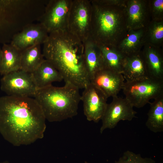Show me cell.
Returning a JSON list of instances; mask_svg holds the SVG:
<instances>
[{"mask_svg":"<svg viewBox=\"0 0 163 163\" xmlns=\"http://www.w3.org/2000/svg\"><path fill=\"white\" fill-rule=\"evenodd\" d=\"M136 113L133 107L126 98L117 96L113 97L111 102L107 104L101 120L100 133H102L105 129L114 128L121 120L131 121L136 117Z\"/></svg>","mask_w":163,"mask_h":163,"instance_id":"cell-9","label":"cell"},{"mask_svg":"<svg viewBox=\"0 0 163 163\" xmlns=\"http://www.w3.org/2000/svg\"><path fill=\"white\" fill-rule=\"evenodd\" d=\"M125 10L128 31L145 28L151 21L149 0H126Z\"/></svg>","mask_w":163,"mask_h":163,"instance_id":"cell-11","label":"cell"},{"mask_svg":"<svg viewBox=\"0 0 163 163\" xmlns=\"http://www.w3.org/2000/svg\"><path fill=\"white\" fill-rule=\"evenodd\" d=\"M21 2L18 0H0V43H6L13 10Z\"/></svg>","mask_w":163,"mask_h":163,"instance_id":"cell-21","label":"cell"},{"mask_svg":"<svg viewBox=\"0 0 163 163\" xmlns=\"http://www.w3.org/2000/svg\"><path fill=\"white\" fill-rule=\"evenodd\" d=\"M46 120L34 98L8 95L0 97V133L14 146L28 145L43 138Z\"/></svg>","mask_w":163,"mask_h":163,"instance_id":"cell-1","label":"cell"},{"mask_svg":"<svg viewBox=\"0 0 163 163\" xmlns=\"http://www.w3.org/2000/svg\"><path fill=\"white\" fill-rule=\"evenodd\" d=\"M122 73L103 69L97 72L90 83L101 90L108 98L117 96L124 83Z\"/></svg>","mask_w":163,"mask_h":163,"instance_id":"cell-13","label":"cell"},{"mask_svg":"<svg viewBox=\"0 0 163 163\" xmlns=\"http://www.w3.org/2000/svg\"><path fill=\"white\" fill-rule=\"evenodd\" d=\"M126 98L133 107L140 108L163 95V81L150 78L125 82L122 88Z\"/></svg>","mask_w":163,"mask_h":163,"instance_id":"cell-5","label":"cell"},{"mask_svg":"<svg viewBox=\"0 0 163 163\" xmlns=\"http://www.w3.org/2000/svg\"><path fill=\"white\" fill-rule=\"evenodd\" d=\"M92 13L91 0H72L67 30L83 42L90 37Z\"/></svg>","mask_w":163,"mask_h":163,"instance_id":"cell-6","label":"cell"},{"mask_svg":"<svg viewBox=\"0 0 163 163\" xmlns=\"http://www.w3.org/2000/svg\"><path fill=\"white\" fill-rule=\"evenodd\" d=\"M49 35L42 24H31L14 35L10 43L22 52L37 45L43 44L47 40Z\"/></svg>","mask_w":163,"mask_h":163,"instance_id":"cell-12","label":"cell"},{"mask_svg":"<svg viewBox=\"0 0 163 163\" xmlns=\"http://www.w3.org/2000/svg\"><path fill=\"white\" fill-rule=\"evenodd\" d=\"M108 97L99 89L90 83L81 95L85 115L89 121L98 122L106 110Z\"/></svg>","mask_w":163,"mask_h":163,"instance_id":"cell-10","label":"cell"},{"mask_svg":"<svg viewBox=\"0 0 163 163\" xmlns=\"http://www.w3.org/2000/svg\"><path fill=\"white\" fill-rule=\"evenodd\" d=\"M149 77L163 81L162 48L145 43L142 50Z\"/></svg>","mask_w":163,"mask_h":163,"instance_id":"cell-14","label":"cell"},{"mask_svg":"<svg viewBox=\"0 0 163 163\" xmlns=\"http://www.w3.org/2000/svg\"><path fill=\"white\" fill-rule=\"evenodd\" d=\"M72 0H50L39 18L48 33L67 30Z\"/></svg>","mask_w":163,"mask_h":163,"instance_id":"cell-7","label":"cell"},{"mask_svg":"<svg viewBox=\"0 0 163 163\" xmlns=\"http://www.w3.org/2000/svg\"><path fill=\"white\" fill-rule=\"evenodd\" d=\"M83 43L85 66L90 81L97 72L104 69L103 58L99 46L90 38Z\"/></svg>","mask_w":163,"mask_h":163,"instance_id":"cell-16","label":"cell"},{"mask_svg":"<svg viewBox=\"0 0 163 163\" xmlns=\"http://www.w3.org/2000/svg\"><path fill=\"white\" fill-rule=\"evenodd\" d=\"M115 163H155L152 159L143 158L140 154L127 150Z\"/></svg>","mask_w":163,"mask_h":163,"instance_id":"cell-25","label":"cell"},{"mask_svg":"<svg viewBox=\"0 0 163 163\" xmlns=\"http://www.w3.org/2000/svg\"><path fill=\"white\" fill-rule=\"evenodd\" d=\"M149 7L151 20L163 21V0H149Z\"/></svg>","mask_w":163,"mask_h":163,"instance_id":"cell-26","label":"cell"},{"mask_svg":"<svg viewBox=\"0 0 163 163\" xmlns=\"http://www.w3.org/2000/svg\"><path fill=\"white\" fill-rule=\"evenodd\" d=\"M45 59L41 52V45L27 48L22 51L20 69L32 73Z\"/></svg>","mask_w":163,"mask_h":163,"instance_id":"cell-23","label":"cell"},{"mask_svg":"<svg viewBox=\"0 0 163 163\" xmlns=\"http://www.w3.org/2000/svg\"><path fill=\"white\" fill-rule=\"evenodd\" d=\"M2 48L0 47V66L1 61L2 59Z\"/></svg>","mask_w":163,"mask_h":163,"instance_id":"cell-27","label":"cell"},{"mask_svg":"<svg viewBox=\"0 0 163 163\" xmlns=\"http://www.w3.org/2000/svg\"><path fill=\"white\" fill-rule=\"evenodd\" d=\"M65 83L61 87L51 85L38 89L34 97L49 122L61 121L78 114L79 89L70 82Z\"/></svg>","mask_w":163,"mask_h":163,"instance_id":"cell-4","label":"cell"},{"mask_svg":"<svg viewBox=\"0 0 163 163\" xmlns=\"http://www.w3.org/2000/svg\"><path fill=\"white\" fill-rule=\"evenodd\" d=\"M32 73L38 89L52 85L53 82H60L63 80L60 73L46 59Z\"/></svg>","mask_w":163,"mask_h":163,"instance_id":"cell-17","label":"cell"},{"mask_svg":"<svg viewBox=\"0 0 163 163\" xmlns=\"http://www.w3.org/2000/svg\"><path fill=\"white\" fill-rule=\"evenodd\" d=\"M83 42L67 30L49 34L43 44V54L60 73L65 82L79 89H84L90 81L84 59Z\"/></svg>","mask_w":163,"mask_h":163,"instance_id":"cell-2","label":"cell"},{"mask_svg":"<svg viewBox=\"0 0 163 163\" xmlns=\"http://www.w3.org/2000/svg\"><path fill=\"white\" fill-rule=\"evenodd\" d=\"M145 28L128 31L117 47L126 56L139 52L145 44Z\"/></svg>","mask_w":163,"mask_h":163,"instance_id":"cell-20","label":"cell"},{"mask_svg":"<svg viewBox=\"0 0 163 163\" xmlns=\"http://www.w3.org/2000/svg\"><path fill=\"white\" fill-rule=\"evenodd\" d=\"M92 13L89 38L98 45L117 47L128 31L125 5L91 0Z\"/></svg>","mask_w":163,"mask_h":163,"instance_id":"cell-3","label":"cell"},{"mask_svg":"<svg viewBox=\"0 0 163 163\" xmlns=\"http://www.w3.org/2000/svg\"><path fill=\"white\" fill-rule=\"evenodd\" d=\"M103 58L104 69L122 73L126 56L117 47L98 45Z\"/></svg>","mask_w":163,"mask_h":163,"instance_id":"cell-19","label":"cell"},{"mask_svg":"<svg viewBox=\"0 0 163 163\" xmlns=\"http://www.w3.org/2000/svg\"><path fill=\"white\" fill-rule=\"evenodd\" d=\"M150 108L145 125L150 130L155 133L163 131V95L149 103Z\"/></svg>","mask_w":163,"mask_h":163,"instance_id":"cell-22","label":"cell"},{"mask_svg":"<svg viewBox=\"0 0 163 163\" xmlns=\"http://www.w3.org/2000/svg\"><path fill=\"white\" fill-rule=\"evenodd\" d=\"M0 83L8 95L34 97L38 89L32 73L21 69L3 75Z\"/></svg>","mask_w":163,"mask_h":163,"instance_id":"cell-8","label":"cell"},{"mask_svg":"<svg viewBox=\"0 0 163 163\" xmlns=\"http://www.w3.org/2000/svg\"><path fill=\"white\" fill-rule=\"evenodd\" d=\"M0 163H10L8 161H5L2 162H0Z\"/></svg>","mask_w":163,"mask_h":163,"instance_id":"cell-28","label":"cell"},{"mask_svg":"<svg viewBox=\"0 0 163 163\" xmlns=\"http://www.w3.org/2000/svg\"><path fill=\"white\" fill-rule=\"evenodd\" d=\"M2 56L0 74L3 76L20 69L22 52L11 43L3 44L2 47Z\"/></svg>","mask_w":163,"mask_h":163,"instance_id":"cell-18","label":"cell"},{"mask_svg":"<svg viewBox=\"0 0 163 163\" xmlns=\"http://www.w3.org/2000/svg\"><path fill=\"white\" fill-rule=\"evenodd\" d=\"M145 44L162 48L163 45V21L151 20L145 28L144 35Z\"/></svg>","mask_w":163,"mask_h":163,"instance_id":"cell-24","label":"cell"},{"mask_svg":"<svg viewBox=\"0 0 163 163\" xmlns=\"http://www.w3.org/2000/svg\"><path fill=\"white\" fill-rule=\"evenodd\" d=\"M122 74L126 82L149 78L142 50L126 56Z\"/></svg>","mask_w":163,"mask_h":163,"instance_id":"cell-15","label":"cell"}]
</instances>
